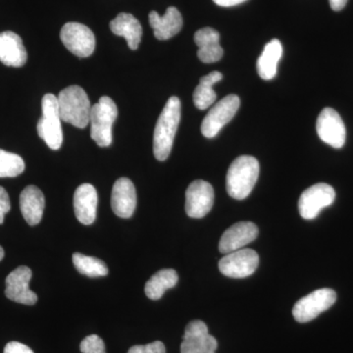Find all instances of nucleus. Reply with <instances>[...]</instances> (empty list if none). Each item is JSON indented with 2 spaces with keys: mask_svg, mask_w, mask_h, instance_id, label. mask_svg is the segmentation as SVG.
<instances>
[{
  "mask_svg": "<svg viewBox=\"0 0 353 353\" xmlns=\"http://www.w3.org/2000/svg\"><path fill=\"white\" fill-rule=\"evenodd\" d=\"M117 116V105L111 97H102L92 106L90 137L101 148H108L112 143V127Z\"/></svg>",
  "mask_w": 353,
  "mask_h": 353,
  "instance_id": "4",
  "label": "nucleus"
},
{
  "mask_svg": "<svg viewBox=\"0 0 353 353\" xmlns=\"http://www.w3.org/2000/svg\"><path fill=\"white\" fill-rule=\"evenodd\" d=\"M336 199L333 187L328 183H316L304 190L299 197V214L305 220L315 219L320 211L328 208Z\"/></svg>",
  "mask_w": 353,
  "mask_h": 353,
  "instance_id": "9",
  "label": "nucleus"
},
{
  "mask_svg": "<svg viewBox=\"0 0 353 353\" xmlns=\"http://www.w3.org/2000/svg\"><path fill=\"white\" fill-rule=\"evenodd\" d=\"M178 281V273L174 269H162L146 282V296L152 301H158L163 296L167 290L175 287Z\"/></svg>",
  "mask_w": 353,
  "mask_h": 353,
  "instance_id": "24",
  "label": "nucleus"
},
{
  "mask_svg": "<svg viewBox=\"0 0 353 353\" xmlns=\"http://www.w3.org/2000/svg\"><path fill=\"white\" fill-rule=\"evenodd\" d=\"M329 2L334 11H341L347 6V0H329Z\"/></svg>",
  "mask_w": 353,
  "mask_h": 353,
  "instance_id": "33",
  "label": "nucleus"
},
{
  "mask_svg": "<svg viewBox=\"0 0 353 353\" xmlns=\"http://www.w3.org/2000/svg\"><path fill=\"white\" fill-rule=\"evenodd\" d=\"M110 29L116 36L126 39L132 50H138L143 36V28L134 16L129 13H120L110 22Z\"/></svg>",
  "mask_w": 353,
  "mask_h": 353,
  "instance_id": "22",
  "label": "nucleus"
},
{
  "mask_svg": "<svg viewBox=\"0 0 353 353\" xmlns=\"http://www.w3.org/2000/svg\"><path fill=\"white\" fill-rule=\"evenodd\" d=\"M259 160L250 155H241L233 161L227 173L226 187L230 196L243 201L250 196L259 180Z\"/></svg>",
  "mask_w": 353,
  "mask_h": 353,
  "instance_id": "2",
  "label": "nucleus"
},
{
  "mask_svg": "<svg viewBox=\"0 0 353 353\" xmlns=\"http://www.w3.org/2000/svg\"><path fill=\"white\" fill-rule=\"evenodd\" d=\"M259 264L257 252L248 248L230 252L219 261V270L229 278L241 279L252 275Z\"/></svg>",
  "mask_w": 353,
  "mask_h": 353,
  "instance_id": "10",
  "label": "nucleus"
},
{
  "mask_svg": "<svg viewBox=\"0 0 353 353\" xmlns=\"http://www.w3.org/2000/svg\"><path fill=\"white\" fill-rule=\"evenodd\" d=\"M80 350L82 353H106L104 341L97 334H90L83 339L81 343Z\"/></svg>",
  "mask_w": 353,
  "mask_h": 353,
  "instance_id": "28",
  "label": "nucleus"
},
{
  "mask_svg": "<svg viewBox=\"0 0 353 353\" xmlns=\"http://www.w3.org/2000/svg\"><path fill=\"white\" fill-rule=\"evenodd\" d=\"M336 301V294L331 289H320L299 299L292 309L294 319L299 323L312 321Z\"/></svg>",
  "mask_w": 353,
  "mask_h": 353,
  "instance_id": "6",
  "label": "nucleus"
},
{
  "mask_svg": "<svg viewBox=\"0 0 353 353\" xmlns=\"http://www.w3.org/2000/svg\"><path fill=\"white\" fill-rule=\"evenodd\" d=\"M217 6L222 7H232L243 3L246 0H213Z\"/></svg>",
  "mask_w": 353,
  "mask_h": 353,
  "instance_id": "32",
  "label": "nucleus"
},
{
  "mask_svg": "<svg viewBox=\"0 0 353 353\" xmlns=\"http://www.w3.org/2000/svg\"><path fill=\"white\" fill-rule=\"evenodd\" d=\"M4 353H34L31 348L18 341H11L4 348Z\"/></svg>",
  "mask_w": 353,
  "mask_h": 353,
  "instance_id": "31",
  "label": "nucleus"
},
{
  "mask_svg": "<svg viewBox=\"0 0 353 353\" xmlns=\"http://www.w3.org/2000/svg\"><path fill=\"white\" fill-rule=\"evenodd\" d=\"M73 263L77 270L90 278L104 277L109 272L108 265L102 260L82 253H74Z\"/></svg>",
  "mask_w": 353,
  "mask_h": 353,
  "instance_id": "26",
  "label": "nucleus"
},
{
  "mask_svg": "<svg viewBox=\"0 0 353 353\" xmlns=\"http://www.w3.org/2000/svg\"><path fill=\"white\" fill-rule=\"evenodd\" d=\"M46 199L36 185H28L20 194V209L30 226H36L43 219Z\"/></svg>",
  "mask_w": 353,
  "mask_h": 353,
  "instance_id": "21",
  "label": "nucleus"
},
{
  "mask_svg": "<svg viewBox=\"0 0 353 353\" xmlns=\"http://www.w3.org/2000/svg\"><path fill=\"white\" fill-rule=\"evenodd\" d=\"M137 192L134 183L128 178H120L114 183L111 194V208L118 217H132L136 210Z\"/></svg>",
  "mask_w": 353,
  "mask_h": 353,
  "instance_id": "16",
  "label": "nucleus"
},
{
  "mask_svg": "<svg viewBox=\"0 0 353 353\" xmlns=\"http://www.w3.org/2000/svg\"><path fill=\"white\" fill-rule=\"evenodd\" d=\"M150 24L152 26L155 38L159 41H167L175 37L183 28V17L176 7L167 8L164 16L152 11L150 13Z\"/></svg>",
  "mask_w": 353,
  "mask_h": 353,
  "instance_id": "17",
  "label": "nucleus"
},
{
  "mask_svg": "<svg viewBox=\"0 0 353 353\" xmlns=\"http://www.w3.org/2000/svg\"><path fill=\"white\" fill-rule=\"evenodd\" d=\"M27 58V50L20 36L10 31L0 32V61L2 63L19 68L24 66Z\"/></svg>",
  "mask_w": 353,
  "mask_h": 353,
  "instance_id": "19",
  "label": "nucleus"
},
{
  "mask_svg": "<svg viewBox=\"0 0 353 353\" xmlns=\"http://www.w3.org/2000/svg\"><path fill=\"white\" fill-rule=\"evenodd\" d=\"M217 347V341L208 333L205 323L194 320L185 327L181 353H216Z\"/></svg>",
  "mask_w": 353,
  "mask_h": 353,
  "instance_id": "13",
  "label": "nucleus"
},
{
  "mask_svg": "<svg viewBox=\"0 0 353 353\" xmlns=\"http://www.w3.org/2000/svg\"><path fill=\"white\" fill-rule=\"evenodd\" d=\"M318 136L327 145L334 148H341L347 139V129L345 123L333 108L323 109L316 123Z\"/></svg>",
  "mask_w": 353,
  "mask_h": 353,
  "instance_id": "12",
  "label": "nucleus"
},
{
  "mask_svg": "<svg viewBox=\"0 0 353 353\" xmlns=\"http://www.w3.org/2000/svg\"><path fill=\"white\" fill-rule=\"evenodd\" d=\"M97 190L90 183H83L77 188L74 194V210L77 219L83 225H90L97 218Z\"/></svg>",
  "mask_w": 353,
  "mask_h": 353,
  "instance_id": "18",
  "label": "nucleus"
},
{
  "mask_svg": "<svg viewBox=\"0 0 353 353\" xmlns=\"http://www.w3.org/2000/svg\"><path fill=\"white\" fill-rule=\"evenodd\" d=\"M128 353H166V348L162 341H157L145 345H134Z\"/></svg>",
  "mask_w": 353,
  "mask_h": 353,
  "instance_id": "29",
  "label": "nucleus"
},
{
  "mask_svg": "<svg viewBox=\"0 0 353 353\" xmlns=\"http://www.w3.org/2000/svg\"><path fill=\"white\" fill-rule=\"evenodd\" d=\"M180 121V99L172 97L158 118L153 134V153L159 161H165L170 155Z\"/></svg>",
  "mask_w": 353,
  "mask_h": 353,
  "instance_id": "1",
  "label": "nucleus"
},
{
  "mask_svg": "<svg viewBox=\"0 0 353 353\" xmlns=\"http://www.w3.org/2000/svg\"><path fill=\"white\" fill-rule=\"evenodd\" d=\"M199 46L197 57L203 63H215L222 59L224 50L220 46V34L212 28H202L194 34Z\"/></svg>",
  "mask_w": 353,
  "mask_h": 353,
  "instance_id": "20",
  "label": "nucleus"
},
{
  "mask_svg": "<svg viewBox=\"0 0 353 353\" xmlns=\"http://www.w3.org/2000/svg\"><path fill=\"white\" fill-rule=\"evenodd\" d=\"M4 257V250L2 248V246H0V261L3 259Z\"/></svg>",
  "mask_w": 353,
  "mask_h": 353,
  "instance_id": "34",
  "label": "nucleus"
},
{
  "mask_svg": "<svg viewBox=\"0 0 353 353\" xmlns=\"http://www.w3.org/2000/svg\"><path fill=\"white\" fill-rule=\"evenodd\" d=\"M41 109L43 116L37 126L39 138L43 139L51 150H59L63 143V132L57 97L52 94L44 95L41 101Z\"/></svg>",
  "mask_w": 353,
  "mask_h": 353,
  "instance_id": "5",
  "label": "nucleus"
},
{
  "mask_svg": "<svg viewBox=\"0 0 353 353\" xmlns=\"http://www.w3.org/2000/svg\"><path fill=\"white\" fill-rule=\"evenodd\" d=\"M259 228L254 223L239 222L226 230L219 241V250L223 254L243 250L248 243L256 240Z\"/></svg>",
  "mask_w": 353,
  "mask_h": 353,
  "instance_id": "15",
  "label": "nucleus"
},
{
  "mask_svg": "<svg viewBox=\"0 0 353 353\" xmlns=\"http://www.w3.org/2000/svg\"><path fill=\"white\" fill-rule=\"evenodd\" d=\"M32 270L27 266H20L7 276L6 296L15 303L34 305L38 301V296L30 290Z\"/></svg>",
  "mask_w": 353,
  "mask_h": 353,
  "instance_id": "14",
  "label": "nucleus"
},
{
  "mask_svg": "<svg viewBox=\"0 0 353 353\" xmlns=\"http://www.w3.org/2000/svg\"><path fill=\"white\" fill-rule=\"evenodd\" d=\"M60 39L70 52L78 57H88L95 50V37L90 28L70 22L62 27Z\"/></svg>",
  "mask_w": 353,
  "mask_h": 353,
  "instance_id": "8",
  "label": "nucleus"
},
{
  "mask_svg": "<svg viewBox=\"0 0 353 353\" xmlns=\"http://www.w3.org/2000/svg\"><path fill=\"white\" fill-rule=\"evenodd\" d=\"M223 75L220 72L214 71L208 75L201 77L194 92V103L199 110H205L214 103L217 94L213 90V85L222 80Z\"/></svg>",
  "mask_w": 353,
  "mask_h": 353,
  "instance_id": "25",
  "label": "nucleus"
},
{
  "mask_svg": "<svg viewBox=\"0 0 353 353\" xmlns=\"http://www.w3.org/2000/svg\"><path fill=\"white\" fill-rule=\"evenodd\" d=\"M240 105V97L236 94H230L221 99L202 121V134L208 139L215 138L222 128L233 119Z\"/></svg>",
  "mask_w": 353,
  "mask_h": 353,
  "instance_id": "7",
  "label": "nucleus"
},
{
  "mask_svg": "<svg viewBox=\"0 0 353 353\" xmlns=\"http://www.w3.org/2000/svg\"><path fill=\"white\" fill-rule=\"evenodd\" d=\"M11 203L6 189L0 187V225L3 224L4 216L10 211Z\"/></svg>",
  "mask_w": 353,
  "mask_h": 353,
  "instance_id": "30",
  "label": "nucleus"
},
{
  "mask_svg": "<svg viewBox=\"0 0 353 353\" xmlns=\"http://www.w3.org/2000/svg\"><path fill=\"white\" fill-rule=\"evenodd\" d=\"M60 117L80 129L90 124L92 105L87 92L79 85H70L60 92L57 97Z\"/></svg>",
  "mask_w": 353,
  "mask_h": 353,
  "instance_id": "3",
  "label": "nucleus"
},
{
  "mask_svg": "<svg viewBox=\"0 0 353 353\" xmlns=\"http://www.w3.org/2000/svg\"><path fill=\"white\" fill-rule=\"evenodd\" d=\"M25 170L23 158L15 153L0 150V178H14Z\"/></svg>",
  "mask_w": 353,
  "mask_h": 353,
  "instance_id": "27",
  "label": "nucleus"
},
{
  "mask_svg": "<svg viewBox=\"0 0 353 353\" xmlns=\"http://www.w3.org/2000/svg\"><path fill=\"white\" fill-rule=\"evenodd\" d=\"M214 203V190L205 181L192 182L185 192V212L190 218L201 219L210 212Z\"/></svg>",
  "mask_w": 353,
  "mask_h": 353,
  "instance_id": "11",
  "label": "nucleus"
},
{
  "mask_svg": "<svg viewBox=\"0 0 353 353\" xmlns=\"http://www.w3.org/2000/svg\"><path fill=\"white\" fill-rule=\"evenodd\" d=\"M283 55V46L277 39H272L265 46L257 60V72L263 80L269 81L277 75V66Z\"/></svg>",
  "mask_w": 353,
  "mask_h": 353,
  "instance_id": "23",
  "label": "nucleus"
}]
</instances>
